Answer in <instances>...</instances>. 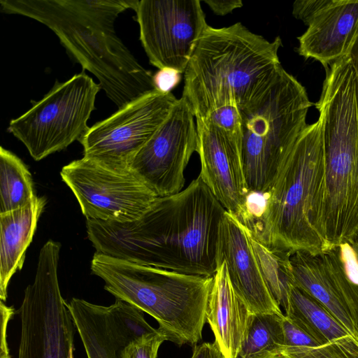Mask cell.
Segmentation results:
<instances>
[{
	"label": "cell",
	"mask_w": 358,
	"mask_h": 358,
	"mask_svg": "<svg viewBox=\"0 0 358 358\" xmlns=\"http://www.w3.org/2000/svg\"><path fill=\"white\" fill-rule=\"evenodd\" d=\"M226 210L199 176L178 193L157 197L137 219L86 220L96 252L134 264L213 277L219 267Z\"/></svg>",
	"instance_id": "obj_1"
},
{
	"label": "cell",
	"mask_w": 358,
	"mask_h": 358,
	"mask_svg": "<svg viewBox=\"0 0 358 358\" xmlns=\"http://www.w3.org/2000/svg\"><path fill=\"white\" fill-rule=\"evenodd\" d=\"M138 0H1V11L45 25L101 89L120 108L156 90L153 75L117 36L114 22Z\"/></svg>",
	"instance_id": "obj_2"
},
{
	"label": "cell",
	"mask_w": 358,
	"mask_h": 358,
	"mask_svg": "<svg viewBox=\"0 0 358 358\" xmlns=\"http://www.w3.org/2000/svg\"><path fill=\"white\" fill-rule=\"evenodd\" d=\"M259 210L244 224L267 247L319 254L326 238L325 156L321 124H308L282 164Z\"/></svg>",
	"instance_id": "obj_3"
},
{
	"label": "cell",
	"mask_w": 358,
	"mask_h": 358,
	"mask_svg": "<svg viewBox=\"0 0 358 358\" xmlns=\"http://www.w3.org/2000/svg\"><path fill=\"white\" fill-rule=\"evenodd\" d=\"M277 36L268 41L236 22L229 27L207 26L184 73L182 97L196 118L220 106L241 108L281 66Z\"/></svg>",
	"instance_id": "obj_4"
},
{
	"label": "cell",
	"mask_w": 358,
	"mask_h": 358,
	"mask_svg": "<svg viewBox=\"0 0 358 358\" xmlns=\"http://www.w3.org/2000/svg\"><path fill=\"white\" fill-rule=\"evenodd\" d=\"M90 268L117 299L152 316L168 341L193 347L201 341L213 277L142 266L97 252Z\"/></svg>",
	"instance_id": "obj_5"
},
{
	"label": "cell",
	"mask_w": 358,
	"mask_h": 358,
	"mask_svg": "<svg viewBox=\"0 0 358 358\" xmlns=\"http://www.w3.org/2000/svg\"><path fill=\"white\" fill-rule=\"evenodd\" d=\"M313 103L305 87L282 66L241 109L242 159L251 194H264L301 134Z\"/></svg>",
	"instance_id": "obj_6"
},
{
	"label": "cell",
	"mask_w": 358,
	"mask_h": 358,
	"mask_svg": "<svg viewBox=\"0 0 358 358\" xmlns=\"http://www.w3.org/2000/svg\"><path fill=\"white\" fill-rule=\"evenodd\" d=\"M315 106L324 149V225L331 248L358 235V93L329 90Z\"/></svg>",
	"instance_id": "obj_7"
},
{
	"label": "cell",
	"mask_w": 358,
	"mask_h": 358,
	"mask_svg": "<svg viewBox=\"0 0 358 358\" xmlns=\"http://www.w3.org/2000/svg\"><path fill=\"white\" fill-rule=\"evenodd\" d=\"M61 244L48 241L39 252L35 278L24 292L17 358H74L76 327L60 291Z\"/></svg>",
	"instance_id": "obj_8"
},
{
	"label": "cell",
	"mask_w": 358,
	"mask_h": 358,
	"mask_svg": "<svg viewBox=\"0 0 358 358\" xmlns=\"http://www.w3.org/2000/svg\"><path fill=\"white\" fill-rule=\"evenodd\" d=\"M101 87L82 72L52 89L21 116L10 120L8 131L31 157L39 161L62 150L85 134Z\"/></svg>",
	"instance_id": "obj_9"
},
{
	"label": "cell",
	"mask_w": 358,
	"mask_h": 358,
	"mask_svg": "<svg viewBox=\"0 0 358 358\" xmlns=\"http://www.w3.org/2000/svg\"><path fill=\"white\" fill-rule=\"evenodd\" d=\"M60 175L86 220L133 221L158 197L131 169L112 168L84 157L64 166Z\"/></svg>",
	"instance_id": "obj_10"
},
{
	"label": "cell",
	"mask_w": 358,
	"mask_h": 358,
	"mask_svg": "<svg viewBox=\"0 0 358 358\" xmlns=\"http://www.w3.org/2000/svg\"><path fill=\"white\" fill-rule=\"evenodd\" d=\"M178 99L171 92L148 93L90 127L80 139L83 157L112 168L130 169L140 150L168 117Z\"/></svg>",
	"instance_id": "obj_11"
},
{
	"label": "cell",
	"mask_w": 358,
	"mask_h": 358,
	"mask_svg": "<svg viewBox=\"0 0 358 358\" xmlns=\"http://www.w3.org/2000/svg\"><path fill=\"white\" fill-rule=\"evenodd\" d=\"M140 41L150 63L184 73L207 27L200 0H140Z\"/></svg>",
	"instance_id": "obj_12"
},
{
	"label": "cell",
	"mask_w": 358,
	"mask_h": 358,
	"mask_svg": "<svg viewBox=\"0 0 358 358\" xmlns=\"http://www.w3.org/2000/svg\"><path fill=\"white\" fill-rule=\"evenodd\" d=\"M194 117L189 104L181 96L130 165L158 197L182 190L185 170L196 151L197 131Z\"/></svg>",
	"instance_id": "obj_13"
},
{
	"label": "cell",
	"mask_w": 358,
	"mask_h": 358,
	"mask_svg": "<svg viewBox=\"0 0 358 358\" xmlns=\"http://www.w3.org/2000/svg\"><path fill=\"white\" fill-rule=\"evenodd\" d=\"M67 306L87 358H122L131 341L157 330L144 312L120 299L105 306L73 297Z\"/></svg>",
	"instance_id": "obj_14"
},
{
	"label": "cell",
	"mask_w": 358,
	"mask_h": 358,
	"mask_svg": "<svg viewBox=\"0 0 358 358\" xmlns=\"http://www.w3.org/2000/svg\"><path fill=\"white\" fill-rule=\"evenodd\" d=\"M292 14L306 26L296 52L325 69L348 55L358 30V1L296 0Z\"/></svg>",
	"instance_id": "obj_15"
},
{
	"label": "cell",
	"mask_w": 358,
	"mask_h": 358,
	"mask_svg": "<svg viewBox=\"0 0 358 358\" xmlns=\"http://www.w3.org/2000/svg\"><path fill=\"white\" fill-rule=\"evenodd\" d=\"M199 176L225 210L242 222L249 215L251 193L243 169L242 150L210 122L196 118Z\"/></svg>",
	"instance_id": "obj_16"
},
{
	"label": "cell",
	"mask_w": 358,
	"mask_h": 358,
	"mask_svg": "<svg viewBox=\"0 0 358 358\" xmlns=\"http://www.w3.org/2000/svg\"><path fill=\"white\" fill-rule=\"evenodd\" d=\"M294 285L327 309L358 340V293L347 279L336 247L291 256Z\"/></svg>",
	"instance_id": "obj_17"
},
{
	"label": "cell",
	"mask_w": 358,
	"mask_h": 358,
	"mask_svg": "<svg viewBox=\"0 0 358 358\" xmlns=\"http://www.w3.org/2000/svg\"><path fill=\"white\" fill-rule=\"evenodd\" d=\"M218 255L219 266L226 264L234 289L251 313L283 314L262 274L248 227L227 211L220 225Z\"/></svg>",
	"instance_id": "obj_18"
},
{
	"label": "cell",
	"mask_w": 358,
	"mask_h": 358,
	"mask_svg": "<svg viewBox=\"0 0 358 358\" xmlns=\"http://www.w3.org/2000/svg\"><path fill=\"white\" fill-rule=\"evenodd\" d=\"M252 314L234 289L226 264L222 262L213 276L206 321L224 358H238Z\"/></svg>",
	"instance_id": "obj_19"
},
{
	"label": "cell",
	"mask_w": 358,
	"mask_h": 358,
	"mask_svg": "<svg viewBox=\"0 0 358 358\" xmlns=\"http://www.w3.org/2000/svg\"><path fill=\"white\" fill-rule=\"evenodd\" d=\"M285 315L341 358H358V340L327 309L296 287Z\"/></svg>",
	"instance_id": "obj_20"
},
{
	"label": "cell",
	"mask_w": 358,
	"mask_h": 358,
	"mask_svg": "<svg viewBox=\"0 0 358 358\" xmlns=\"http://www.w3.org/2000/svg\"><path fill=\"white\" fill-rule=\"evenodd\" d=\"M45 206L43 196L19 209L0 213V299L6 301L9 282L22 269L25 252L32 241Z\"/></svg>",
	"instance_id": "obj_21"
},
{
	"label": "cell",
	"mask_w": 358,
	"mask_h": 358,
	"mask_svg": "<svg viewBox=\"0 0 358 358\" xmlns=\"http://www.w3.org/2000/svg\"><path fill=\"white\" fill-rule=\"evenodd\" d=\"M248 234L266 283L279 306L285 311L288 308L291 289L295 286L291 264L292 254L267 247L257 240L249 229Z\"/></svg>",
	"instance_id": "obj_22"
},
{
	"label": "cell",
	"mask_w": 358,
	"mask_h": 358,
	"mask_svg": "<svg viewBox=\"0 0 358 358\" xmlns=\"http://www.w3.org/2000/svg\"><path fill=\"white\" fill-rule=\"evenodd\" d=\"M31 174L12 152L0 148V213L30 203L36 197Z\"/></svg>",
	"instance_id": "obj_23"
},
{
	"label": "cell",
	"mask_w": 358,
	"mask_h": 358,
	"mask_svg": "<svg viewBox=\"0 0 358 358\" xmlns=\"http://www.w3.org/2000/svg\"><path fill=\"white\" fill-rule=\"evenodd\" d=\"M285 314L255 313L250 317L238 358H275L285 346Z\"/></svg>",
	"instance_id": "obj_24"
},
{
	"label": "cell",
	"mask_w": 358,
	"mask_h": 358,
	"mask_svg": "<svg viewBox=\"0 0 358 358\" xmlns=\"http://www.w3.org/2000/svg\"><path fill=\"white\" fill-rule=\"evenodd\" d=\"M285 346L282 358H341L284 315Z\"/></svg>",
	"instance_id": "obj_25"
},
{
	"label": "cell",
	"mask_w": 358,
	"mask_h": 358,
	"mask_svg": "<svg viewBox=\"0 0 358 358\" xmlns=\"http://www.w3.org/2000/svg\"><path fill=\"white\" fill-rule=\"evenodd\" d=\"M204 119L215 125L234 145L242 150L243 117L236 103H228L212 110Z\"/></svg>",
	"instance_id": "obj_26"
},
{
	"label": "cell",
	"mask_w": 358,
	"mask_h": 358,
	"mask_svg": "<svg viewBox=\"0 0 358 358\" xmlns=\"http://www.w3.org/2000/svg\"><path fill=\"white\" fill-rule=\"evenodd\" d=\"M165 341H168L166 335L157 328L155 332L131 341L124 348L122 358H157L159 347Z\"/></svg>",
	"instance_id": "obj_27"
},
{
	"label": "cell",
	"mask_w": 358,
	"mask_h": 358,
	"mask_svg": "<svg viewBox=\"0 0 358 358\" xmlns=\"http://www.w3.org/2000/svg\"><path fill=\"white\" fill-rule=\"evenodd\" d=\"M338 257L347 279L358 293V258L350 243L336 245Z\"/></svg>",
	"instance_id": "obj_28"
},
{
	"label": "cell",
	"mask_w": 358,
	"mask_h": 358,
	"mask_svg": "<svg viewBox=\"0 0 358 358\" xmlns=\"http://www.w3.org/2000/svg\"><path fill=\"white\" fill-rule=\"evenodd\" d=\"M156 90L161 92H171V90L178 85L180 80V73L170 69H162L153 75Z\"/></svg>",
	"instance_id": "obj_29"
},
{
	"label": "cell",
	"mask_w": 358,
	"mask_h": 358,
	"mask_svg": "<svg viewBox=\"0 0 358 358\" xmlns=\"http://www.w3.org/2000/svg\"><path fill=\"white\" fill-rule=\"evenodd\" d=\"M1 311V344L0 358H11L7 343V327L9 321L15 314V309L12 306H8L3 301H0Z\"/></svg>",
	"instance_id": "obj_30"
},
{
	"label": "cell",
	"mask_w": 358,
	"mask_h": 358,
	"mask_svg": "<svg viewBox=\"0 0 358 358\" xmlns=\"http://www.w3.org/2000/svg\"><path fill=\"white\" fill-rule=\"evenodd\" d=\"M214 13L224 15L231 13L234 9L243 6L241 0H203Z\"/></svg>",
	"instance_id": "obj_31"
},
{
	"label": "cell",
	"mask_w": 358,
	"mask_h": 358,
	"mask_svg": "<svg viewBox=\"0 0 358 358\" xmlns=\"http://www.w3.org/2000/svg\"><path fill=\"white\" fill-rule=\"evenodd\" d=\"M191 358H224L215 342L195 345Z\"/></svg>",
	"instance_id": "obj_32"
},
{
	"label": "cell",
	"mask_w": 358,
	"mask_h": 358,
	"mask_svg": "<svg viewBox=\"0 0 358 358\" xmlns=\"http://www.w3.org/2000/svg\"><path fill=\"white\" fill-rule=\"evenodd\" d=\"M348 55L350 58L351 63L355 70L358 80V30L350 47Z\"/></svg>",
	"instance_id": "obj_33"
},
{
	"label": "cell",
	"mask_w": 358,
	"mask_h": 358,
	"mask_svg": "<svg viewBox=\"0 0 358 358\" xmlns=\"http://www.w3.org/2000/svg\"><path fill=\"white\" fill-rule=\"evenodd\" d=\"M350 243L352 245V248H353L354 250H355V252H356V255H357V258H358V235H357V236L355 237V238L352 242H350Z\"/></svg>",
	"instance_id": "obj_34"
}]
</instances>
